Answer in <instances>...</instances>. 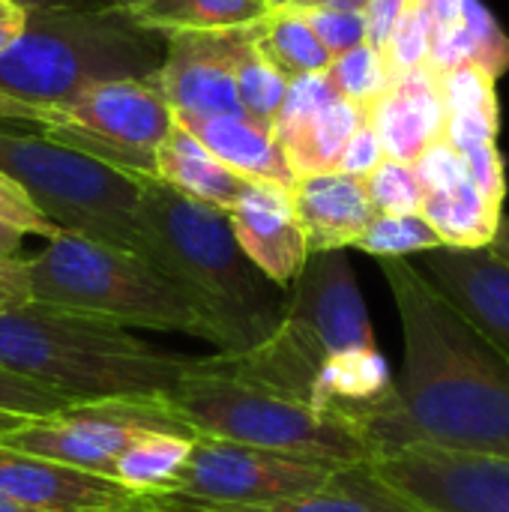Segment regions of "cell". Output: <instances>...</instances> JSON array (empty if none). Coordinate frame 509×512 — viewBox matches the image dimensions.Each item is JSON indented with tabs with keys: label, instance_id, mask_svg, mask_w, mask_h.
Masks as SVG:
<instances>
[{
	"label": "cell",
	"instance_id": "1",
	"mask_svg": "<svg viewBox=\"0 0 509 512\" xmlns=\"http://www.w3.org/2000/svg\"><path fill=\"white\" fill-rule=\"evenodd\" d=\"M402 324L393 396L366 429L372 459L402 447L509 456V360L408 258H384ZM369 459V462H372Z\"/></svg>",
	"mask_w": 509,
	"mask_h": 512
},
{
	"label": "cell",
	"instance_id": "2",
	"mask_svg": "<svg viewBox=\"0 0 509 512\" xmlns=\"http://www.w3.org/2000/svg\"><path fill=\"white\" fill-rule=\"evenodd\" d=\"M141 258L165 273L210 321L219 354L261 345L282 321L285 291L240 249L228 210L192 201L138 174Z\"/></svg>",
	"mask_w": 509,
	"mask_h": 512
},
{
	"label": "cell",
	"instance_id": "3",
	"mask_svg": "<svg viewBox=\"0 0 509 512\" xmlns=\"http://www.w3.org/2000/svg\"><path fill=\"white\" fill-rule=\"evenodd\" d=\"M192 363L195 357L159 351L123 327L33 300L0 312V369L69 402L165 399Z\"/></svg>",
	"mask_w": 509,
	"mask_h": 512
},
{
	"label": "cell",
	"instance_id": "4",
	"mask_svg": "<svg viewBox=\"0 0 509 512\" xmlns=\"http://www.w3.org/2000/svg\"><path fill=\"white\" fill-rule=\"evenodd\" d=\"M165 405L198 435L330 468L369 465L366 435L315 405L246 375L228 354L195 357Z\"/></svg>",
	"mask_w": 509,
	"mask_h": 512
},
{
	"label": "cell",
	"instance_id": "5",
	"mask_svg": "<svg viewBox=\"0 0 509 512\" xmlns=\"http://www.w3.org/2000/svg\"><path fill=\"white\" fill-rule=\"evenodd\" d=\"M165 36L144 30L123 9H27L24 30L0 51V93L66 108L102 81L153 78Z\"/></svg>",
	"mask_w": 509,
	"mask_h": 512
},
{
	"label": "cell",
	"instance_id": "6",
	"mask_svg": "<svg viewBox=\"0 0 509 512\" xmlns=\"http://www.w3.org/2000/svg\"><path fill=\"white\" fill-rule=\"evenodd\" d=\"M33 303L87 315L114 327L183 333L216 345L204 312L147 258L72 234H54L24 258Z\"/></svg>",
	"mask_w": 509,
	"mask_h": 512
},
{
	"label": "cell",
	"instance_id": "7",
	"mask_svg": "<svg viewBox=\"0 0 509 512\" xmlns=\"http://www.w3.org/2000/svg\"><path fill=\"white\" fill-rule=\"evenodd\" d=\"M0 174L18 183L60 231L141 255L138 174L15 126H0Z\"/></svg>",
	"mask_w": 509,
	"mask_h": 512
},
{
	"label": "cell",
	"instance_id": "8",
	"mask_svg": "<svg viewBox=\"0 0 509 512\" xmlns=\"http://www.w3.org/2000/svg\"><path fill=\"white\" fill-rule=\"evenodd\" d=\"M153 432L198 438L165 399H99L72 402L48 417H24L0 432V444L114 480V465L123 450Z\"/></svg>",
	"mask_w": 509,
	"mask_h": 512
},
{
	"label": "cell",
	"instance_id": "9",
	"mask_svg": "<svg viewBox=\"0 0 509 512\" xmlns=\"http://www.w3.org/2000/svg\"><path fill=\"white\" fill-rule=\"evenodd\" d=\"M60 111L66 126L42 135L120 171L156 177V150L174 126V111L153 78L102 81Z\"/></svg>",
	"mask_w": 509,
	"mask_h": 512
},
{
	"label": "cell",
	"instance_id": "10",
	"mask_svg": "<svg viewBox=\"0 0 509 512\" xmlns=\"http://www.w3.org/2000/svg\"><path fill=\"white\" fill-rule=\"evenodd\" d=\"M336 471L342 468L303 462L246 444L195 438L189 462L168 495L201 504H267L315 492L327 486Z\"/></svg>",
	"mask_w": 509,
	"mask_h": 512
},
{
	"label": "cell",
	"instance_id": "11",
	"mask_svg": "<svg viewBox=\"0 0 509 512\" xmlns=\"http://www.w3.org/2000/svg\"><path fill=\"white\" fill-rule=\"evenodd\" d=\"M369 468L423 512H509V456L414 444L375 456Z\"/></svg>",
	"mask_w": 509,
	"mask_h": 512
},
{
	"label": "cell",
	"instance_id": "12",
	"mask_svg": "<svg viewBox=\"0 0 509 512\" xmlns=\"http://www.w3.org/2000/svg\"><path fill=\"white\" fill-rule=\"evenodd\" d=\"M249 27L162 33L165 57L153 81L174 117H246L237 99L234 60Z\"/></svg>",
	"mask_w": 509,
	"mask_h": 512
},
{
	"label": "cell",
	"instance_id": "13",
	"mask_svg": "<svg viewBox=\"0 0 509 512\" xmlns=\"http://www.w3.org/2000/svg\"><path fill=\"white\" fill-rule=\"evenodd\" d=\"M366 120V111L342 99L324 72L291 78L273 120V135L294 177L336 171L339 156Z\"/></svg>",
	"mask_w": 509,
	"mask_h": 512
},
{
	"label": "cell",
	"instance_id": "14",
	"mask_svg": "<svg viewBox=\"0 0 509 512\" xmlns=\"http://www.w3.org/2000/svg\"><path fill=\"white\" fill-rule=\"evenodd\" d=\"M228 219L243 255L273 285L288 291L309 258L306 234L291 204V189L252 180L228 210Z\"/></svg>",
	"mask_w": 509,
	"mask_h": 512
},
{
	"label": "cell",
	"instance_id": "15",
	"mask_svg": "<svg viewBox=\"0 0 509 512\" xmlns=\"http://www.w3.org/2000/svg\"><path fill=\"white\" fill-rule=\"evenodd\" d=\"M509 360V264L486 249H435L420 267Z\"/></svg>",
	"mask_w": 509,
	"mask_h": 512
},
{
	"label": "cell",
	"instance_id": "16",
	"mask_svg": "<svg viewBox=\"0 0 509 512\" xmlns=\"http://www.w3.org/2000/svg\"><path fill=\"white\" fill-rule=\"evenodd\" d=\"M0 492L18 504L42 512L111 510L138 501V495H132L114 480L93 477L30 453H18L3 444H0Z\"/></svg>",
	"mask_w": 509,
	"mask_h": 512
},
{
	"label": "cell",
	"instance_id": "17",
	"mask_svg": "<svg viewBox=\"0 0 509 512\" xmlns=\"http://www.w3.org/2000/svg\"><path fill=\"white\" fill-rule=\"evenodd\" d=\"M366 120L372 123L387 159L414 165L429 144L444 138L447 111L438 78L426 66L393 78L384 96L369 105Z\"/></svg>",
	"mask_w": 509,
	"mask_h": 512
},
{
	"label": "cell",
	"instance_id": "18",
	"mask_svg": "<svg viewBox=\"0 0 509 512\" xmlns=\"http://www.w3.org/2000/svg\"><path fill=\"white\" fill-rule=\"evenodd\" d=\"M144 501L165 512H423L402 495H396L387 483H381L369 465L342 468L333 474L327 486L315 492H303L267 504H201L168 492L150 495Z\"/></svg>",
	"mask_w": 509,
	"mask_h": 512
},
{
	"label": "cell",
	"instance_id": "19",
	"mask_svg": "<svg viewBox=\"0 0 509 512\" xmlns=\"http://www.w3.org/2000/svg\"><path fill=\"white\" fill-rule=\"evenodd\" d=\"M291 204L306 234L309 255L354 249L375 216L363 180L342 171L297 177L291 186Z\"/></svg>",
	"mask_w": 509,
	"mask_h": 512
},
{
	"label": "cell",
	"instance_id": "20",
	"mask_svg": "<svg viewBox=\"0 0 509 512\" xmlns=\"http://www.w3.org/2000/svg\"><path fill=\"white\" fill-rule=\"evenodd\" d=\"M183 129H189L219 162H225L231 171L243 174L246 180L258 183H276L291 189L294 174L285 162V153L273 135V129H264L240 114H222V117H174Z\"/></svg>",
	"mask_w": 509,
	"mask_h": 512
},
{
	"label": "cell",
	"instance_id": "21",
	"mask_svg": "<svg viewBox=\"0 0 509 512\" xmlns=\"http://www.w3.org/2000/svg\"><path fill=\"white\" fill-rule=\"evenodd\" d=\"M156 177L180 195L219 210H231L252 183L243 174L231 171L225 162H219L177 120L156 150Z\"/></svg>",
	"mask_w": 509,
	"mask_h": 512
},
{
	"label": "cell",
	"instance_id": "22",
	"mask_svg": "<svg viewBox=\"0 0 509 512\" xmlns=\"http://www.w3.org/2000/svg\"><path fill=\"white\" fill-rule=\"evenodd\" d=\"M420 213L435 228L444 249H486L504 219V207L492 204L471 180L447 192L423 195Z\"/></svg>",
	"mask_w": 509,
	"mask_h": 512
},
{
	"label": "cell",
	"instance_id": "23",
	"mask_svg": "<svg viewBox=\"0 0 509 512\" xmlns=\"http://www.w3.org/2000/svg\"><path fill=\"white\" fill-rule=\"evenodd\" d=\"M273 0H150L123 9L135 24L153 33L171 30H234L258 24L273 12Z\"/></svg>",
	"mask_w": 509,
	"mask_h": 512
},
{
	"label": "cell",
	"instance_id": "24",
	"mask_svg": "<svg viewBox=\"0 0 509 512\" xmlns=\"http://www.w3.org/2000/svg\"><path fill=\"white\" fill-rule=\"evenodd\" d=\"M195 438L171 435V432H153L138 438L123 450V456L114 465V483L129 489L138 498L162 495L168 492L177 477L183 474Z\"/></svg>",
	"mask_w": 509,
	"mask_h": 512
},
{
	"label": "cell",
	"instance_id": "25",
	"mask_svg": "<svg viewBox=\"0 0 509 512\" xmlns=\"http://www.w3.org/2000/svg\"><path fill=\"white\" fill-rule=\"evenodd\" d=\"M234 84H237V99H240L243 114L252 123H258L264 129H273V120H276V114H279V108L285 102L291 78L264 54V48L258 42V24L249 27L246 39H243V45L237 51Z\"/></svg>",
	"mask_w": 509,
	"mask_h": 512
},
{
	"label": "cell",
	"instance_id": "26",
	"mask_svg": "<svg viewBox=\"0 0 509 512\" xmlns=\"http://www.w3.org/2000/svg\"><path fill=\"white\" fill-rule=\"evenodd\" d=\"M258 42L288 78L324 72L333 60L303 15L291 6H276L264 21H258Z\"/></svg>",
	"mask_w": 509,
	"mask_h": 512
},
{
	"label": "cell",
	"instance_id": "27",
	"mask_svg": "<svg viewBox=\"0 0 509 512\" xmlns=\"http://www.w3.org/2000/svg\"><path fill=\"white\" fill-rule=\"evenodd\" d=\"M354 249L384 261V258H411L444 249L435 228L423 213H375Z\"/></svg>",
	"mask_w": 509,
	"mask_h": 512
},
{
	"label": "cell",
	"instance_id": "28",
	"mask_svg": "<svg viewBox=\"0 0 509 512\" xmlns=\"http://www.w3.org/2000/svg\"><path fill=\"white\" fill-rule=\"evenodd\" d=\"M324 75L330 78L333 90L342 99H348L351 105H357L363 111H369V105L378 102L384 96V90L393 84L381 51L372 48L369 42L333 57L330 66L324 69Z\"/></svg>",
	"mask_w": 509,
	"mask_h": 512
},
{
	"label": "cell",
	"instance_id": "29",
	"mask_svg": "<svg viewBox=\"0 0 509 512\" xmlns=\"http://www.w3.org/2000/svg\"><path fill=\"white\" fill-rule=\"evenodd\" d=\"M438 78V90H441V102L447 117L453 114H486V117H501V102H498V90H495V78L477 66V63H462L453 66Z\"/></svg>",
	"mask_w": 509,
	"mask_h": 512
},
{
	"label": "cell",
	"instance_id": "30",
	"mask_svg": "<svg viewBox=\"0 0 509 512\" xmlns=\"http://www.w3.org/2000/svg\"><path fill=\"white\" fill-rule=\"evenodd\" d=\"M363 186L375 213H420L423 207V186L408 162L384 159L363 177Z\"/></svg>",
	"mask_w": 509,
	"mask_h": 512
},
{
	"label": "cell",
	"instance_id": "31",
	"mask_svg": "<svg viewBox=\"0 0 509 512\" xmlns=\"http://www.w3.org/2000/svg\"><path fill=\"white\" fill-rule=\"evenodd\" d=\"M384 66L390 72V78H399L405 72H414L420 66H426L429 57V24L423 9L417 6V0H408L405 12L399 15L396 27L390 30V39L381 51Z\"/></svg>",
	"mask_w": 509,
	"mask_h": 512
},
{
	"label": "cell",
	"instance_id": "32",
	"mask_svg": "<svg viewBox=\"0 0 509 512\" xmlns=\"http://www.w3.org/2000/svg\"><path fill=\"white\" fill-rule=\"evenodd\" d=\"M303 21L312 27L318 42L330 57H339L366 42V18L351 9H297Z\"/></svg>",
	"mask_w": 509,
	"mask_h": 512
},
{
	"label": "cell",
	"instance_id": "33",
	"mask_svg": "<svg viewBox=\"0 0 509 512\" xmlns=\"http://www.w3.org/2000/svg\"><path fill=\"white\" fill-rule=\"evenodd\" d=\"M72 405L69 399H63L60 393L27 381L9 369H0V414H12V417H48L60 408Z\"/></svg>",
	"mask_w": 509,
	"mask_h": 512
},
{
	"label": "cell",
	"instance_id": "34",
	"mask_svg": "<svg viewBox=\"0 0 509 512\" xmlns=\"http://www.w3.org/2000/svg\"><path fill=\"white\" fill-rule=\"evenodd\" d=\"M414 174H417V180L423 186V195L447 192V189H456L459 183L471 180L462 153L453 150L444 138H438L435 144H429L423 150V156L414 162Z\"/></svg>",
	"mask_w": 509,
	"mask_h": 512
},
{
	"label": "cell",
	"instance_id": "35",
	"mask_svg": "<svg viewBox=\"0 0 509 512\" xmlns=\"http://www.w3.org/2000/svg\"><path fill=\"white\" fill-rule=\"evenodd\" d=\"M0 216L12 225H18L24 234H36V237H45L51 240L54 234H60V228L42 216V210L27 198V192L12 183L6 174H0Z\"/></svg>",
	"mask_w": 509,
	"mask_h": 512
},
{
	"label": "cell",
	"instance_id": "36",
	"mask_svg": "<svg viewBox=\"0 0 509 512\" xmlns=\"http://www.w3.org/2000/svg\"><path fill=\"white\" fill-rule=\"evenodd\" d=\"M384 159H387V156H384V147H381V141H378V135H375V129H372V123L363 120V123L354 129V135L348 138V144H345V150H342V156H339L336 171L363 180V177L372 174Z\"/></svg>",
	"mask_w": 509,
	"mask_h": 512
},
{
	"label": "cell",
	"instance_id": "37",
	"mask_svg": "<svg viewBox=\"0 0 509 512\" xmlns=\"http://www.w3.org/2000/svg\"><path fill=\"white\" fill-rule=\"evenodd\" d=\"M0 126H15V129H30V132H57L66 126V117L57 108L30 105V102L0 93Z\"/></svg>",
	"mask_w": 509,
	"mask_h": 512
},
{
	"label": "cell",
	"instance_id": "38",
	"mask_svg": "<svg viewBox=\"0 0 509 512\" xmlns=\"http://www.w3.org/2000/svg\"><path fill=\"white\" fill-rule=\"evenodd\" d=\"M417 6L423 9L426 24H429V54H432L444 42H450L456 36V30L462 27L465 0H417Z\"/></svg>",
	"mask_w": 509,
	"mask_h": 512
},
{
	"label": "cell",
	"instance_id": "39",
	"mask_svg": "<svg viewBox=\"0 0 509 512\" xmlns=\"http://www.w3.org/2000/svg\"><path fill=\"white\" fill-rule=\"evenodd\" d=\"M408 0H369L366 9H363V18H366V42L378 51H384L387 39H390V30L396 27L399 15L405 12Z\"/></svg>",
	"mask_w": 509,
	"mask_h": 512
},
{
	"label": "cell",
	"instance_id": "40",
	"mask_svg": "<svg viewBox=\"0 0 509 512\" xmlns=\"http://www.w3.org/2000/svg\"><path fill=\"white\" fill-rule=\"evenodd\" d=\"M30 279H27V261L9 258L0 261V312L18 309L30 303Z\"/></svg>",
	"mask_w": 509,
	"mask_h": 512
},
{
	"label": "cell",
	"instance_id": "41",
	"mask_svg": "<svg viewBox=\"0 0 509 512\" xmlns=\"http://www.w3.org/2000/svg\"><path fill=\"white\" fill-rule=\"evenodd\" d=\"M24 21H27L24 6H18L12 0H0V51L18 39V33L24 30Z\"/></svg>",
	"mask_w": 509,
	"mask_h": 512
},
{
	"label": "cell",
	"instance_id": "42",
	"mask_svg": "<svg viewBox=\"0 0 509 512\" xmlns=\"http://www.w3.org/2000/svg\"><path fill=\"white\" fill-rule=\"evenodd\" d=\"M24 231L12 222H6L0 216V261H9V258H21V243H24Z\"/></svg>",
	"mask_w": 509,
	"mask_h": 512
},
{
	"label": "cell",
	"instance_id": "43",
	"mask_svg": "<svg viewBox=\"0 0 509 512\" xmlns=\"http://www.w3.org/2000/svg\"><path fill=\"white\" fill-rule=\"evenodd\" d=\"M24 9H102L111 0H12Z\"/></svg>",
	"mask_w": 509,
	"mask_h": 512
},
{
	"label": "cell",
	"instance_id": "44",
	"mask_svg": "<svg viewBox=\"0 0 509 512\" xmlns=\"http://www.w3.org/2000/svg\"><path fill=\"white\" fill-rule=\"evenodd\" d=\"M369 0H291V9H351L363 12Z\"/></svg>",
	"mask_w": 509,
	"mask_h": 512
},
{
	"label": "cell",
	"instance_id": "45",
	"mask_svg": "<svg viewBox=\"0 0 509 512\" xmlns=\"http://www.w3.org/2000/svg\"><path fill=\"white\" fill-rule=\"evenodd\" d=\"M498 258H504L509 264V216L501 219V225H498V234H495V240H492V246H489Z\"/></svg>",
	"mask_w": 509,
	"mask_h": 512
},
{
	"label": "cell",
	"instance_id": "46",
	"mask_svg": "<svg viewBox=\"0 0 509 512\" xmlns=\"http://www.w3.org/2000/svg\"><path fill=\"white\" fill-rule=\"evenodd\" d=\"M87 512H165V510H156V507H150L144 498H138V501L126 504V507H111V510H87Z\"/></svg>",
	"mask_w": 509,
	"mask_h": 512
},
{
	"label": "cell",
	"instance_id": "47",
	"mask_svg": "<svg viewBox=\"0 0 509 512\" xmlns=\"http://www.w3.org/2000/svg\"><path fill=\"white\" fill-rule=\"evenodd\" d=\"M0 512H42V510H33V507H27V504H18V501L6 498V495L0 492Z\"/></svg>",
	"mask_w": 509,
	"mask_h": 512
},
{
	"label": "cell",
	"instance_id": "48",
	"mask_svg": "<svg viewBox=\"0 0 509 512\" xmlns=\"http://www.w3.org/2000/svg\"><path fill=\"white\" fill-rule=\"evenodd\" d=\"M144 3H150V0H111V6H117V9H135V6H144Z\"/></svg>",
	"mask_w": 509,
	"mask_h": 512
},
{
	"label": "cell",
	"instance_id": "49",
	"mask_svg": "<svg viewBox=\"0 0 509 512\" xmlns=\"http://www.w3.org/2000/svg\"><path fill=\"white\" fill-rule=\"evenodd\" d=\"M18 420H24V417H12V414H0V432H6L9 426H15Z\"/></svg>",
	"mask_w": 509,
	"mask_h": 512
},
{
	"label": "cell",
	"instance_id": "50",
	"mask_svg": "<svg viewBox=\"0 0 509 512\" xmlns=\"http://www.w3.org/2000/svg\"><path fill=\"white\" fill-rule=\"evenodd\" d=\"M291 0H273V6H288Z\"/></svg>",
	"mask_w": 509,
	"mask_h": 512
}]
</instances>
